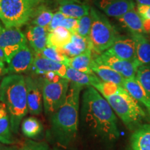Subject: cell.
<instances>
[{"label": "cell", "instance_id": "cell-1", "mask_svg": "<svg viewBox=\"0 0 150 150\" xmlns=\"http://www.w3.org/2000/svg\"><path fill=\"white\" fill-rule=\"evenodd\" d=\"M79 124L93 138L106 144L119 139L117 119L106 99L95 88L86 87L80 104Z\"/></svg>", "mask_w": 150, "mask_h": 150}, {"label": "cell", "instance_id": "cell-2", "mask_svg": "<svg viewBox=\"0 0 150 150\" xmlns=\"http://www.w3.org/2000/svg\"><path fill=\"white\" fill-rule=\"evenodd\" d=\"M83 88L70 83L63 105L50 116V136L63 147L70 146L76 138L79 126L80 93Z\"/></svg>", "mask_w": 150, "mask_h": 150}, {"label": "cell", "instance_id": "cell-3", "mask_svg": "<svg viewBox=\"0 0 150 150\" xmlns=\"http://www.w3.org/2000/svg\"><path fill=\"white\" fill-rule=\"evenodd\" d=\"M0 102L8 110L13 133L18 134L24 117L29 112L24 76L13 74L4 77L0 83Z\"/></svg>", "mask_w": 150, "mask_h": 150}, {"label": "cell", "instance_id": "cell-4", "mask_svg": "<svg viewBox=\"0 0 150 150\" xmlns=\"http://www.w3.org/2000/svg\"><path fill=\"white\" fill-rule=\"evenodd\" d=\"M46 0H0V21L6 28H20L30 22Z\"/></svg>", "mask_w": 150, "mask_h": 150}, {"label": "cell", "instance_id": "cell-5", "mask_svg": "<svg viewBox=\"0 0 150 150\" xmlns=\"http://www.w3.org/2000/svg\"><path fill=\"white\" fill-rule=\"evenodd\" d=\"M92 24L89 40L92 50L97 54L107 51L112 45L118 33L105 15L94 7H91Z\"/></svg>", "mask_w": 150, "mask_h": 150}, {"label": "cell", "instance_id": "cell-6", "mask_svg": "<svg viewBox=\"0 0 150 150\" xmlns=\"http://www.w3.org/2000/svg\"><path fill=\"white\" fill-rule=\"evenodd\" d=\"M115 115L120 118L124 125L129 129L140 127L146 114L140 105L133 98L126 90L106 99Z\"/></svg>", "mask_w": 150, "mask_h": 150}, {"label": "cell", "instance_id": "cell-7", "mask_svg": "<svg viewBox=\"0 0 150 150\" xmlns=\"http://www.w3.org/2000/svg\"><path fill=\"white\" fill-rule=\"evenodd\" d=\"M42 93L43 109L47 116H51L64 103L70 82L61 79L58 82H50L42 79L40 81Z\"/></svg>", "mask_w": 150, "mask_h": 150}, {"label": "cell", "instance_id": "cell-8", "mask_svg": "<svg viewBox=\"0 0 150 150\" xmlns=\"http://www.w3.org/2000/svg\"><path fill=\"white\" fill-rule=\"evenodd\" d=\"M27 45V38L20 28L5 27L0 34V48L4 54L5 61L7 63L15 54Z\"/></svg>", "mask_w": 150, "mask_h": 150}, {"label": "cell", "instance_id": "cell-9", "mask_svg": "<svg viewBox=\"0 0 150 150\" xmlns=\"http://www.w3.org/2000/svg\"><path fill=\"white\" fill-rule=\"evenodd\" d=\"M93 59L96 61L110 67L125 79L135 77L138 67L141 65L138 60L134 61H125L118 59L106 52L97 54Z\"/></svg>", "mask_w": 150, "mask_h": 150}, {"label": "cell", "instance_id": "cell-10", "mask_svg": "<svg viewBox=\"0 0 150 150\" xmlns=\"http://www.w3.org/2000/svg\"><path fill=\"white\" fill-rule=\"evenodd\" d=\"M28 110L31 115H40L43 109V99L40 81L31 76L25 77Z\"/></svg>", "mask_w": 150, "mask_h": 150}, {"label": "cell", "instance_id": "cell-11", "mask_svg": "<svg viewBox=\"0 0 150 150\" xmlns=\"http://www.w3.org/2000/svg\"><path fill=\"white\" fill-rule=\"evenodd\" d=\"M94 4L106 16L116 18L136 7L134 0H94Z\"/></svg>", "mask_w": 150, "mask_h": 150}, {"label": "cell", "instance_id": "cell-12", "mask_svg": "<svg viewBox=\"0 0 150 150\" xmlns=\"http://www.w3.org/2000/svg\"><path fill=\"white\" fill-rule=\"evenodd\" d=\"M106 52L125 61H134L138 60L134 41L131 36L119 35L112 45Z\"/></svg>", "mask_w": 150, "mask_h": 150}, {"label": "cell", "instance_id": "cell-13", "mask_svg": "<svg viewBox=\"0 0 150 150\" xmlns=\"http://www.w3.org/2000/svg\"><path fill=\"white\" fill-rule=\"evenodd\" d=\"M33 60V52L27 45L11 58L7 67L8 72L11 74L27 72L32 67Z\"/></svg>", "mask_w": 150, "mask_h": 150}, {"label": "cell", "instance_id": "cell-14", "mask_svg": "<svg viewBox=\"0 0 150 150\" xmlns=\"http://www.w3.org/2000/svg\"><path fill=\"white\" fill-rule=\"evenodd\" d=\"M32 69L36 74H42L47 72H54L62 79H65L67 65L51 61L37 54L33 60Z\"/></svg>", "mask_w": 150, "mask_h": 150}, {"label": "cell", "instance_id": "cell-15", "mask_svg": "<svg viewBox=\"0 0 150 150\" xmlns=\"http://www.w3.org/2000/svg\"><path fill=\"white\" fill-rule=\"evenodd\" d=\"M48 33L47 28L35 25L28 27L26 38L31 47L36 54H40L47 47Z\"/></svg>", "mask_w": 150, "mask_h": 150}, {"label": "cell", "instance_id": "cell-16", "mask_svg": "<svg viewBox=\"0 0 150 150\" xmlns=\"http://www.w3.org/2000/svg\"><path fill=\"white\" fill-rule=\"evenodd\" d=\"M123 88L135 100L143 104L150 111V97L136 76L125 79Z\"/></svg>", "mask_w": 150, "mask_h": 150}, {"label": "cell", "instance_id": "cell-17", "mask_svg": "<svg viewBox=\"0 0 150 150\" xmlns=\"http://www.w3.org/2000/svg\"><path fill=\"white\" fill-rule=\"evenodd\" d=\"M129 150H150V125H140L135 129Z\"/></svg>", "mask_w": 150, "mask_h": 150}, {"label": "cell", "instance_id": "cell-18", "mask_svg": "<svg viewBox=\"0 0 150 150\" xmlns=\"http://www.w3.org/2000/svg\"><path fill=\"white\" fill-rule=\"evenodd\" d=\"M91 49L92 50L89 38H85L77 33H74L72 34L70 42L58 51L68 57H74Z\"/></svg>", "mask_w": 150, "mask_h": 150}, {"label": "cell", "instance_id": "cell-19", "mask_svg": "<svg viewBox=\"0 0 150 150\" xmlns=\"http://www.w3.org/2000/svg\"><path fill=\"white\" fill-rule=\"evenodd\" d=\"M134 41L136 57L141 65H150V40L144 33H131Z\"/></svg>", "mask_w": 150, "mask_h": 150}, {"label": "cell", "instance_id": "cell-20", "mask_svg": "<svg viewBox=\"0 0 150 150\" xmlns=\"http://www.w3.org/2000/svg\"><path fill=\"white\" fill-rule=\"evenodd\" d=\"M92 70L102 81L112 82L123 87L125 78L122 76L110 67L96 61L94 59L92 63Z\"/></svg>", "mask_w": 150, "mask_h": 150}, {"label": "cell", "instance_id": "cell-21", "mask_svg": "<svg viewBox=\"0 0 150 150\" xmlns=\"http://www.w3.org/2000/svg\"><path fill=\"white\" fill-rule=\"evenodd\" d=\"M65 79L70 83H75L83 88L89 87V86L94 87L102 81L95 74H86L68 66H67Z\"/></svg>", "mask_w": 150, "mask_h": 150}, {"label": "cell", "instance_id": "cell-22", "mask_svg": "<svg viewBox=\"0 0 150 150\" xmlns=\"http://www.w3.org/2000/svg\"><path fill=\"white\" fill-rule=\"evenodd\" d=\"M0 142L4 145H13L15 137L11 129L9 114L5 104L0 102Z\"/></svg>", "mask_w": 150, "mask_h": 150}, {"label": "cell", "instance_id": "cell-23", "mask_svg": "<svg viewBox=\"0 0 150 150\" xmlns=\"http://www.w3.org/2000/svg\"><path fill=\"white\" fill-rule=\"evenodd\" d=\"M91 7L88 4L76 0L60 4L59 11L67 18L79 19L90 13Z\"/></svg>", "mask_w": 150, "mask_h": 150}, {"label": "cell", "instance_id": "cell-24", "mask_svg": "<svg viewBox=\"0 0 150 150\" xmlns=\"http://www.w3.org/2000/svg\"><path fill=\"white\" fill-rule=\"evenodd\" d=\"M93 61V50L91 49L80 55L69 58L67 66L86 74H95L92 70Z\"/></svg>", "mask_w": 150, "mask_h": 150}, {"label": "cell", "instance_id": "cell-25", "mask_svg": "<svg viewBox=\"0 0 150 150\" xmlns=\"http://www.w3.org/2000/svg\"><path fill=\"white\" fill-rule=\"evenodd\" d=\"M72 33L64 27H59L54 31L49 32L47 47L61 50L72 40Z\"/></svg>", "mask_w": 150, "mask_h": 150}, {"label": "cell", "instance_id": "cell-26", "mask_svg": "<svg viewBox=\"0 0 150 150\" xmlns=\"http://www.w3.org/2000/svg\"><path fill=\"white\" fill-rule=\"evenodd\" d=\"M117 20L130 33H143L142 19L136 8L129 11Z\"/></svg>", "mask_w": 150, "mask_h": 150}, {"label": "cell", "instance_id": "cell-27", "mask_svg": "<svg viewBox=\"0 0 150 150\" xmlns=\"http://www.w3.org/2000/svg\"><path fill=\"white\" fill-rule=\"evenodd\" d=\"M20 127L22 134L30 140L37 139L43 131L42 125L34 117H29L24 119Z\"/></svg>", "mask_w": 150, "mask_h": 150}, {"label": "cell", "instance_id": "cell-28", "mask_svg": "<svg viewBox=\"0 0 150 150\" xmlns=\"http://www.w3.org/2000/svg\"><path fill=\"white\" fill-rule=\"evenodd\" d=\"M53 16V12L45 4H42L37 8L30 22L31 25L38 26L47 29L51 23Z\"/></svg>", "mask_w": 150, "mask_h": 150}, {"label": "cell", "instance_id": "cell-29", "mask_svg": "<svg viewBox=\"0 0 150 150\" xmlns=\"http://www.w3.org/2000/svg\"><path fill=\"white\" fill-rule=\"evenodd\" d=\"M93 88H95L105 99L120 93L123 88V87L115 83L105 82L102 81L96 84Z\"/></svg>", "mask_w": 150, "mask_h": 150}, {"label": "cell", "instance_id": "cell-30", "mask_svg": "<svg viewBox=\"0 0 150 150\" xmlns=\"http://www.w3.org/2000/svg\"><path fill=\"white\" fill-rule=\"evenodd\" d=\"M37 54L42 56V57L46 58V59L51 60V61L58 62V63H62V64H64L65 65H67L69 58H70L65 54L61 53L56 49L50 47H46L40 54Z\"/></svg>", "mask_w": 150, "mask_h": 150}, {"label": "cell", "instance_id": "cell-31", "mask_svg": "<svg viewBox=\"0 0 150 150\" xmlns=\"http://www.w3.org/2000/svg\"><path fill=\"white\" fill-rule=\"evenodd\" d=\"M136 77L150 97V65H140L137 70Z\"/></svg>", "mask_w": 150, "mask_h": 150}, {"label": "cell", "instance_id": "cell-32", "mask_svg": "<svg viewBox=\"0 0 150 150\" xmlns=\"http://www.w3.org/2000/svg\"><path fill=\"white\" fill-rule=\"evenodd\" d=\"M92 24V19L91 13L84 16L79 19L77 34L85 38H89Z\"/></svg>", "mask_w": 150, "mask_h": 150}, {"label": "cell", "instance_id": "cell-33", "mask_svg": "<svg viewBox=\"0 0 150 150\" xmlns=\"http://www.w3.org/2000/svg\"><path fill=\"white\" fill-rule=\"evenodd\" d=\"M18 150H50L49 145L45 142L27 140Z\"/></svg>", "mask_w": 150, "mask_h": 150}, {"label": "cell", "instance_id": "cell-34", "mask_svg": "<svg viewBox=\"0 0 150 150\" xmlns=\"http://www.w3.org/2000/svg\"><path fill=\"white\" fill-rule=\"evenodd\" d=\"M78 24L79 19L65 17V18L62 22L61 27L65 28L68 31H70L72 34H74V33H77Z\"/></svg>", "mask_w": 150, "mask_h": 150}, {"label": "cell", "instance_id": "cell-35", "mask_svg": "<svg viewBox=\"0 0 150 150\" xmlns=\"http://www.w3.org/2000/svg\"><path fill=\"white\" fill-rule=\"evenodd\" d=\"M65 18V16L63 13H61L59 11H57L55 13H54L53 18H52L51 23L47 29L49 32L54 31V29H57L58 27H61V24L63 20Z\"/></svg>", "mask_w": 150, "mask_h": 150}, {"label": "cell", "instance_id": "cell-36", "mask_svg": "<svg viewBox=\"0 0 150 150\" xmlns=\"http://www.w3.org/2000/svg\"><path fill=\"white\" fill-rule=\"evenodd\" d=\"M137 12L141 19H150V6H137Z\"/></svg>", "mask_w": 150, "mask_h": 150}, {"label": "cell", "instance_id": "cell-37", "mask_svg": "<svg viewBox=\"0 0 150 150\" xmlns=\"http://www.w3.org/2000/svg\"><path fill=\"white\" fill-rule=\"evenodd\" d=\"M42 79L48 81L50 82H58L61 79V77L54 72H47L42 74Z\"/></svg>", "mask_w": 150, "mask_h": 150}, {"label": "cell", "instance_id": "cell-38", "mask_svg": "<svg viewBox=\"0 0 150 150\" xmlns=\"http://www.w3.org/2000/svg\"><path fill=\"white\" fill-rule=\"evenodd\" d=\"M4 61H0V80H2L4 77L3 76L6 74H8V70H7V67H6L4 64Z\"/></svg>", "mask_w": 150, "mask_h": 150}, {"label": "cell", "instance_id": "cell-39", "mask_svg": "<svg viewBox=\"0 0 150 150\" xmlns=\"http://www.w3.org/2000/svg\"><path fill=\"white\" fill-rule=\"evenodd\" d=\"M136 1L139 5L150 6V0H136Z\"/></svg>", "mask_w": 150, "mask_h": 150}, {"label": "cell", "instance_id": "cell-40", "mask_svg": "<svg viewBox=\"0 0 150 150\" xmlns=\"http://www.w3.org/2000/svg\"><path fill=\"white\" fill-rule=\"evenodd\" d=\"M0 150H18V148L14 146H4V147Z\"/></svg>", "mask_w": 150, "mask_h": 150}, {"label": "cell", "instance_id": "cell-41", "mask_svg": "<svg viewBox=\"0 0 150 150\" xmlns=\"http://www.w3.org/2000/svg\"><path fill=\"white\" fill-rule=\"evenodd\" d=\"M5 61L4 54L2 50L0 48V61Z\"/></svg>", "mask_w": 150, "mask_h": 150}, {"label": "cell", "instance_id": "cell-42", "mask_svg": "<svg viewBox=\"0 0 150 150\" xmlns=\"http://www.w3.org/2000/svg\"><path fill=\"white\" fill-rule=\"evenodd\" d=\"M56 1H57L58 3H59L60 4H61L65 3V2H68V1H76V0H55Z\"/></svg>", "mask_w": 150, "mask_h": 150}, {"label": "cell", "instance_id": "cell-43", "mask_svg": "<svg viewBox=\"0 0 150 150\" xmlns=\"http://www.w3.org/2000/svg\"><path fill=\"white\" fill-rule=\"evenodd\" d=\"M3 29H4V28L2 27V25H1V22H0V34H1V31H2Z\"/></svg>", "mask_w": 150, "mask_h": 150}, {"label": "cell", "instance_id": "cell-44", "mask_svg": "<svg viewBox=\"0 0 150 150\" xmlns=\"http://www.w3.org/2000/svg\"><path fill=\"white\" fill-rule=\"evenodd\" d=\"M4 144L1 143V142H0V149H2V148L4 147Z\"/></svg>", "mask_w": 150, "mask_h": 150}, {"label": "cell", "instance_id": "cell-45", "mask_svg": "<svg viewBox=\"0 0 150 150\" xmlns=\"http://www.w3.org/2000/svg\"><path fill=\"white\" fill-rule=\"evenodd\" d=\"M51 150H63V149H60V148L55 147V148H53V149H51Z\"/></svg>", "mask_w": 150, "mask_h": 150}]
</instances>
